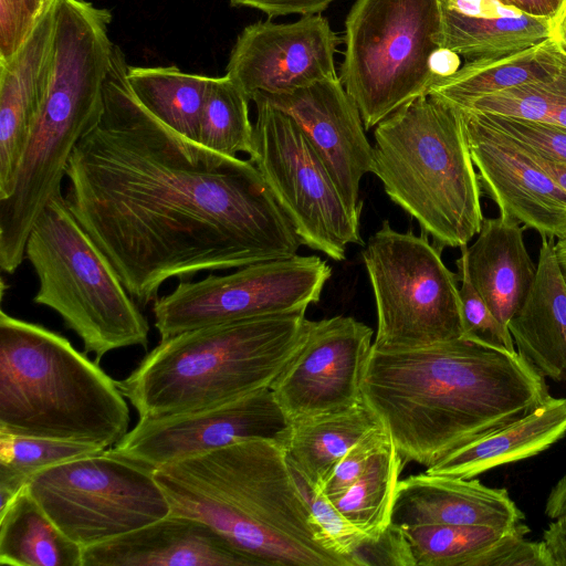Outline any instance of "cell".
<instances>
[{"label": "cell", "mask_w": 566, "mask_h": 566, "mask_svg": "<svg viewBox=\"0 0 566 566\" xmlns=\"http://www.w3.org/2000/svg\"><path fill=\"white\" fill-rule=\"evenodd\" d=\"M566 436V398L548 397L518 419L448 453L427 468L436 475L472 479L534 457Z\"/></svg>", "instance_id": "d4e9b609"}, {"label": "cell", "mask_w": 566, "mask_h": 566, "mask_svg": "<svg viewBox=\"0 0 566 566\" xmlns=\"http://www.w3.org/2000/svg\"><path fill=\"white\" fill-rule=\"evenodd\" d=\"M399 527L408 542L415 566H470L475 557L513 530L450 524Z\"/></svg>", "instance_id": "d6a6232c"}, {"label": "cell", "mask_w": 566, "mask_h": 566, "mask_svg": "<svg viewBox=\"0 0 566 566\" xmlns=\"http://www.w3.org/2000/svg\"><path fill=\"white\" fill-rule=\"evenodd\" d=\"M60 1L49 0L19 50L0 61V199L13 191L46 98Z\"/></svg>", "instance_id": "d6986e66"}, {"label": "cell", "mask_w": 566, "mask_h": 566, "mask_svg": "<svg viewBox=\"0 0 566 566\" xmlns=\"http://www.w3.org/2000/svg\"><path fill=\"white\" fill-rule=\"evenodd\" d=\"M371 174L439 249L461 248L484 220L460 109L427 94L375 126Z\"/></svg>", "instance_id": "52a82bcc"}, {"label": "cell", "mask_w": 566, "mask_h": 566, "mask_svg": "<svg viewBox=\"0 0 566 566\" xmlns=\"http://www.w3.org/2000/svg\"><path fill=\"white\" fill-rule=\"evenodd\" d=\"M43 7L42 0H0V61L19 50Z\"/></svg>", "instance_id": "ab89813d"}, {"label": "cell", "mask_w": 566, "mask_h": 566, "mask_svg": "<svg viewBox=\"0 0 566 566\" xmlns=\"http://www.w3.org/2000/svg\"><path fill=\"white\" fill-rule=\"evenodd\" d=\"M306 311L208 325L163 338L116 380L139 419L220 406L264 388L303 344Z\"/></svg>", "instance_id": "5b68a950"}, {"label": "cell", "mask_w": 566, "mask_h": 566, "mask_svg": "<svg viewBox=\"0 0 566 566\" xmlns=\"http://www.w3.org/2000/svg\"><path fill=\"white\" fill-rule=\"evenodd\" d=\"M403 463L390 436L360 476L333 501L342 515L370 539L379 538L391 524Z\"/></svg>", "instance_id": "f546056e"}, {"label": "cell", "mask_w": 566, "mask_h": 566, "mask_svg": "<svg viewBox=\"0 0 566 566\" xmlns=\"http://www.w3.org/2000/svg\"><path fill=\"white\" fill-rule=\"evenodd\" d=\"M42 1H43V3L45 4L49 0H42Z\"/></svg>", "instance_id": "f907efd6"}, {"label": "cell", "mask_w": 566, "mask_h": 566, "mask_svg": "<svg viewBox=\"0 0 566 566\" xmlns=\"http://www.w3.org/2000/svg\"><path fill=\"white\" fill-rule=\"evenodd\" d=\"M524 513L507 490L484 485L478 479L427 473L398 482L391 524L483 525L511 530L523 523Z\"/></svg>", "instance_id": "44dd1931"}, {"label": "cell", "mask_w": 566, "mask_h": 566, "mask_svg": "<svg viewBox=\"0 0 566 566\" xmlns=\"http://www.w3.org/2000/svg\"><path fill=\"white\" fill-rule=\"evenodd\" d=\"M373 334L352 316L311 321L303 344L271 386L290 422L363 402Z\"/></svg>", "instance_id": "9a60e30c"}, {"label": "cell", "mask_w": 566, "mask_h": 566, "mask_svg": "<svg viewBox=\"0 0 566 566\" xmlns=\"http://www.w3.org/2000/svg\"><path fill=\"white\" fill-rule=\"evenodd\" d=\"M524 230L509 217L488 218L476 240L460 248L473 287L506 326L525 301L536 274Z\"/></svg>", "instance_id": "603a6c76"}, {"label": "cell", "mask_w": 566, "mask_h": 566, "mask_svg": "<svg viewBox=\"0 0 566 566\" xmlns=\"http://www.w3.org/2000/svg\"><path fill=\"white\" fill-rule=\"evenodd\" d=\"M332 269L317 255L256 262L226 275L180 280L154 302L161 339L190 329L258 316L306 311L317 303Z\"/></svg>", "instance_id": "4fadbf2b"}, {"label": "cell", "mask_w": 566, "mask_h": 566, "mask_svg": "<svg viewBox=\"0 0 566 566\" xmlns=\"http://www.w3.org/2000/svg\"><path fill=\"white\" fill-rule=\"evenodd\" d=\"M462 109L566 127V54L553 76L480 97Z\"/></svg>", "instance_id": "836d02e7"}, {"label": "cell", "mask_w": 566, "mask_h": 566, "mask_svg": "<svg viewBox=\"0 0 566 566\" xmlns=\"http://www.w3.org/2000/svg\"><path fill=\"white\" fill-rule=\"evenodd\" d=\"M536 274L507 327L516 352L544 378L566 380V282L553 238L541 235Z\"/></svg>", "instance_id": "7402d4cb"}, {"label": "cell", "mask_w": 566, "mask_h": 566, "mask_svg": "<svg viewBox=\"0 0 566 566\" xmlns=\"http://www.w3.org/2000/svg\"><path fill=\"white\" fill-rule=\"evenodd\" d=\"M522 144V143H521ZM523 145V144H522ZM524 146V145H523ZM525 147V146H524ZM534 160L563 188L566 190V165L543 158L525 147Z\"/></svg>", "instance_id": "c3c4849f"}, {"label": "cell", "mask_w": 566, "mask_h": 566, "mask_svg": "<svg viewBox=\"0 0 566 566\" xmlns=\"http://www.w3.org/2000/svg\"><path fill=\"white\" fill-rule=\"evenodd\" d=\"M126 398L62 335L0 311V433L109 449L127 432Z\"/></svg>", "instance_id": "8992f818"}, {"label": "cell", "mask_w": 566, "mask_h": 566, "mask_svg": "<svg viewBox=\"0 0 566 566\" xmlns=\"http://www.w3.org/2000/svg\"><path fill=\"white\" fill-rule=\"evenodd\" d=\"M549 38H552L559 50L566 54V0H564L555 18L551 20Z\"/></svg>", "instance_id": "7dc6e473"}, {"label": "cell", "mask_w": 566, "mask_h": 566, "mask_svg": "<svg viewBox=\"0 0 566 566\" xmlns=\"http://www.w3.org/2000/svg\"><path fill=\"white\" fill-rule=\"evenodd\" d=\"M103 451L93 444L0 433V513L38 473Z\"/></svg>", "instance_id": "4dcf8cb0"}, {"label": "cell", "mask_w": 566, "mask_h": 566, "mask_svg": "<svg viewBox=\"0 0 566 566\" xmlns=\"http://www.w3.org/2000/svg\"><path fill=\"white\" fill-rule=\"evenodd\" d=\"M549 34L551 20L530 17L499 0H442L440 45L465 62L512 54Z\"/></svg>", "instance_id": "cb8c5ba5"}, {"label": "cell", "mask_w": 566, "mask_h": 566, "mask_svg": "<svg viewBox=\"0 0 566 566\" xmlns=\"http://www.w3.org/2000/svg\"><path fill=\"white\" fill-rule=\"evenodd\" d=\"M296 475L319 530L323 545L333 554L347 559L352 566H356L355 555L369 537L348 522L323 492L312 490Z\"/></svg>", "instance_id": "d590c367"}, {"label": "cell", "mask_w": 566, "mask_h": 566, "mask_svg": "<svg viewBox=\"0 0 566 566\" xmlns=\"http://www.w3.org/2000/svg\"><path fill=\"white\" fill-rule=\"evenodd\" d=\"M28 489L59 528L83 548L170 513L151 470L106 450L49 468L34 475Z\"/></svg>", "instance_id": "8fae6325"}, {"label": "cell", "mask_w": 566, "mask_h": 566, "mask_svg": "<svg viewBox=\"0 0 566 566\" xmlns=\"http://www.w3.org/2000/svg\"><path fill=\"white\" fill-rule=\"evenodd\" d=\"M460 112L481 190L497 205L500 216L541 235L559 238L566 231V190L482 113Z\"/></svg>", "instance_id": "e0dca14e"}, {"label": "cell", "mask_w": 566, "mask_h": 566, "mask_svg": "<svg viewBox=\"0 0 566 566\" xmlns=\"http://www.w3.org/2000/svg\"><path fill=\"white\" fill-rule=\"evenodd\" d=\"M290 420L271 388L191 412L139 419L106 452L149 470L252 439L283 444Z\"/></svg>", "instance_id": "5bb4252c"}, {"label": "cell", "mask_w": 566, "mask_h": 566, "mask_svg": "<svg viewBox=\"0 0 566 566\" xmlns=\"http://www.w3.org/2000/svg\"><path fill=\"white\" fill-rule=\"evenodd\" d=\"M112 12L86 0H61L54 57L45 102L10 196L0 199V268L14 273L29 233L48 201L62 193L75 146L98 122L104 83L115 43L108 35Z\"/></svg>", "instance_id": "277c9868"}, {"label": "cell", "mask_w": 566, "mask_h": 566, "mask_svg": "<svg viewBox=\"0 0 566 566\" xmlns=\"http://www.w3.org/2000/svg\"><path fill=\"white\" fill-rule=\"evenodd\" d=\"M562 52L552 38L504 56L465 62L454 74L436 81L428 94L459 109L473 101L556 74Z\"/></svg>", "instance_id": "4316f807"}, {"label": "cell", "mask_w": 566, "mask_h": 566, "mask_svg": "<svg viewBox=\"0 0 566 566\" xmlns=\"http://www.w3.org/2000/svg\"><path fill=\"white\" fill-rule=\"evenodd\" d=\"M460 67V55L443 46L434 50L429 60L434 82L454 74Z\"/></svg>", "instance_id": "f6af8a7d"}, {"label": "cell", "mask_w": 566, "mask_h": 566, "mask_svg": "<svg viewBox=\"0 0 566 566\" xmlns=\"http://www.w3.org/2000/svg\"><path fill=\"white\" fill-rule=\"evenodd\" d=\"M482 114L492 125L541 157L566 165V127L490 113Z\"/></svg>", "instance_id": "8d00e7d4"}, {"label": "cell", "mask_w": 566, "mask_h": 566, "mask_svg": "<svg viewBox=\"0 0 566 566\" xmlns=\"http://www.w3.org/2000/svg\"><path fill=\"white\" fill-rule=\"evenodd\" d=\"M378 424L363 401L343 411L291 421L283 447L296 474L322 492L346 452Z\"/></svg>", "instance_id": "484cf974"}, {"label": "cell", "mask_w": 566, "mask_h": 566, "mask_svg": "<svg viewBox=\"0 0 566 566\" xmlns=\"http://www.w3.org/2000/svg\"><path fill=\"white\" fill-rule=\"evenodd\" d=\"M355 565L415 566L408 542L397 525L390 524L377 539H367L355 555Z\"/></svg>", "instance_id": "60d3db41"}, {"label": "cell", "mask_w": 566, "mask_h": 566, "mask_svg": "<svg viewBox=\"0 0 566 566\" xmlns=\"http://www.w3.org/2000/svg\"><path fill=\"white\" fill-rule=\"evenodd\" d=\"M442 0H356L345 20L339 80L370 129L434 83Z\"/></svg>", "instance_id": "9c48e42d"}, {"label": "cell", "mask_w": 566, "mask_h": 566, "mask_svg": "<svg viewBox=\"0 0 566 566\" xmlns=\"http://www.w3.org/2000/svg\"><path fill=\"white\" fill-rule=\"evenodd\" d=\"M544 379L518 353L461 337L371 346L361 394L403 462L429 468L541 405L551 397Z\"/></svg>", "instance_id": "7a4b0ae2"}, {"label": "cell", "mask_w": 566, "mask_h": 566, "mask_svg": "<svg viewBox=\"0 0 566 566\" xmlns=\"http://www.w3.org/2000/svg\"><path fill=\"white\" fill-rule=\"evenodd\" d=\"M250 160L289 218L302 244L334 261L348 244L364 245L359 218L344 201L327 167L296 122L260 97Z\"/></svg>", "instance_id": "7c38bea8"}, {"label": "cell", "mask_w": 566, "mask_h": 566, "mask_svg": "<svg viewBox=\"0 0 566 566\" xmlns=\"http://www.w3.org/2000/svg\"><path fill=\"white\" fill-rule=\"evenodd\" d=\"M82 566H252L221 534L192 517L167 516L83 548Z\"/></svg>", "instance_id": "ffe728a7"}, {"label": "cell", "mask_w": 566, "mask_h": 566, "mask_svg": "<svg viewBox=\"0 0 566 566\" xmlns=\"http://www.w3.org/2000/svg\"><path fill=\"white\" fill-rule=\"evenodd\" d=\"M428 235L399 232L384 220L363 251L377 311L373 347L403 349L463 336L459 274Z\"/></svg>", "instance_id": "30bf717a"}, {"label": "cell", "mask_w": 566, "mask_h": 566, "mask_svg": "<svg viewBox=\"0 0 566 566\" xmlns=\"http://www.w3.org/2000/svg\"><path fill=\"white\" fill-rule=\"evenodd\" d=\"M210 78L175 65L127 69L128 84L139 103L166 126L196 143Z\"/></svg>", "instance_id": "f1b7e54d"}, {"label": "cell", "mask_w": 566, "mask_h": 566, "mask_svg": "<svg viewBox=\"0 0 566 566\" xmlns=\"http://www.w3.org/2000/svg\"><path fill=\"white\" fill-rule=\"evenodd\" d=\"M336 0H230L232 6L249 7L270 18L287 14H319Z\"/></svg>", "instance_id": "b9f144b4"}, {"label": "cell", "mask_w": 566, "mask_h": 566, "mask_svg": "<svg viewBox=\"0 0 566 566\" xmlns=\"http://www.w3.org/2000/svg\"><path fill=\"white\" fill-rule=\"evenodd\" d=\"M523 522L475 557L470 566H553L544 541L531 542Z\"/></svg>", "instance_id": "74e56055"}, {"label": "cell", "mask_w": 566, "mask_h": 566, "mask_svg": "<svg viewBox=\"0 0 566 566\" xmlns=\"http://www.w3.org/2000/svg\"><path fill=\"white\" fill-rule=\"evenodd\" d=\"M250 99L227 75L211 77L203 105L198 143L237 157L253 149V124L249 117Z\"/></svg>", "instance_id": "1f68e13d"}, {"label": "cell", "mask_w": 566, "mask_h": 566, "mask_svg": "<svg viewBox=\"0 0 566 566\" xmlns=\"http://www.w3.org/2000/svg\"><path fill=\"white\" fill-rule=\"evenodd\" d=\"M24 258L39 290L33 302L56 312L99 363L129 346L147 349L149 324L114 266L59 193L44 206L29 233Z\"/></svg>", "instance_id": "ba28073f"}, {"label": "cell", "mask_w": 566, "mask_h": 566, "mask_svg": "<svg viewBox=\"0 0 566 566\" xmlns=\"http://www.w3.org/2000/svg\"><path fill=\"white\" fill-rule=\"evenodd\" d=\"M389 437V431L381 423L368 431L337 463L322 492L332 501L342 496Z\"/></svg>", "instance_id": "f35d334b"}, {"label": "cell", "mask_w": 566, "mask_h": 566, "mask_svg": "<svg viewBox=\"0 0 566 566\" xmlns=\"http://www.w3.org/2000/svg\"><path fill=\"white\" fill-rule=\"evenodd\" d=\"M253 97L264 99L296 122L324 161L348 208L360 217V180L371 172L374 148L365 134L358 107L339 77L283 93H256Z\"/></svg>", "instance_id": "ac0fdd59"}, {"label": "cell", "mask_w": 566, "mask_h": 566, "mask_svg": "<svg viewBox=\"0 0 566 566\" xmlns=\"http://www.w3.org/2000/svg\"><path fill=\"white\" fill-rule=\"evenodd\" d=\"M463 338L510 353H517L509 327L501 323L473 287L464 261L457 260Z\"/></svg>", "instance_id": "e575fe53"}, {"label": "cell", "mask_w": 566, "mask_h": 566, "mask_svg": "<svg viewBox=\"0 0 566 566\" xmlns=\"http://www.w3.org/2000/svg\"><path fill=\"white\" fill-rule=\"evenodd\" d=\"M342 41L321 13L290 23L258 21L238 35L226 75L250 101L256 93L304 87L338 76L335 54Z\"/></svg>", "instance_id": "2e32d148"}, {"label": "cell", "mask_w": 566, "mask_h": 566, "mask_svg": "<svg viewBox=\"0 0 566 566\" xmlns=\"http://www.w3.org/2000/svg\"><path fill=\"white\" fill-rule=\"evenodd\" d=\"M115 44L98 122L71 154L66 203L146 307L169 279L286 259L302 244L255 165L148 112Z\"/></svg>", "instance_id": "6da1fadb"}, {"label": "cell", "mask_w": 566, "mask_h": 566, "mask_svg": "<svg viewBox=\"0 0 566 566\" xmlns=\"http://www.w3.org/2000/svg\"><path fill=\"white\" fill-rule=\"evenodd\" d=\"M545 514L551 520L566 517V475L551 490L546 500Z\"/></svg>", "instance_id": "bcb514c9"}, {"label": "cell", "mask_w": 566, "mask_h": 566, "mask_svg": "<svg viewBox=\"0 0 566 566\" xmlns=\"http://www.w3.org/2000/svg\"><path fill=\"white\" fill-rule=\"evenodd\" d=\"M543 533L553 566H566V517L553 520Z\"/></svg>", "instance_id": "7bdbcfd3"}, {"label": "cell", "mask_w": 566, "mask_h": 566, "mask_svg": "<svg viewBox=\"0 0 566 566\" xmlns=\"http://www.w3.org/2000/svg\"><path fill=\"white\" fill-rule=\"evenodd\" d=\"M501 3L514 8L533 18L553 20L559 11L564 0H499Z\"/></svg>", "instance_id": "ee69618b"}, {"label": "cell", "mask_w": 566, "mask_h": 566, "mask_svg": "<svg viewBox=\"0 0 566 566\" xmlns=\"http://www.w3.org/2000/svg\"><path fill=\"white\" fill-rule=\"evenodd\" d=\"M555 252L566 282V231L557 238V241L555 242Z\"/></svg>", "instance_id": "681fc988"}, {"label": "cell", "mask_w": 566, "mask_h": 566, "mask_svg": "<svg viewBox=\"0 0 566 566\" xmlns=\"http://www.w3.org/2000/svg\"><path fill=\"white\" fill-rule=\"evenodd\" d=\"M83 547L66 536L24 486L0 513V565L82 566Z\"/></svg>", "instance_id": "83f0119b"}, {"label": "cell", "mask_w": 566, "mask_h": 566, "mask_svg": "<svg viewBox=\"0 0 566 566\" xmlns=\"http://www.w3.org/2000/svg\"><path fill=\"white\" fill-rule=\"evenodd\" d=\"M153 473L171 514L208 524L252 566H352L323 545L279 441L237 442Z\"/></svg>", "instance_id": "3957f363"}]
</instances>
